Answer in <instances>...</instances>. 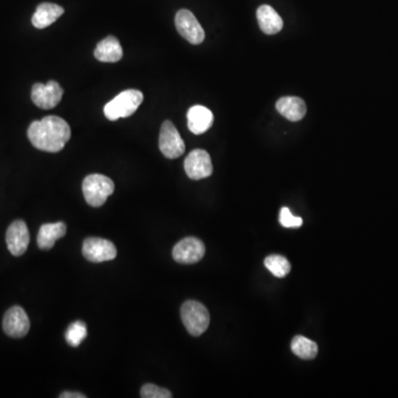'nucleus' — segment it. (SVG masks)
I'll use <instances>...</instances> for the list:
<instances>
[{
    "mask_svg": "<svg viewBox=\"0 0 398 398\" xmlns=\"http://www.w3.org/2000/svg\"><path fill=\"white\" fill-rule=\"evenodd\" d=\"M71 137V129L65 119L55 115L43 117L30 124L28 139L36 149L58 153L65 149Z\"/></svg>",
    "mask_w": 398,
    "mask_h": 398,
    "instance_id": "1",
    "label": "nucleus"
},
{
    "mask_svg": "<svg viewBox=\"0 0 398 398\" xmlns=\"http://www.w3.org/2000/svg\"><path fill=\"white\" fill-rule=\"evenodd\" d=\"M143 93L139 90H127L119 93L104 107V114L109 121H117L122 117L134 114L142 104Z\"/></svg>",
    "mask_w": 398,
    "mask_h": 398,
    "instance_id": "2",
    "label": "nucleus"
},
{
    "mask_svg": "<svg viewBox=\"0 0 398 398\" xmlns=\"http://www.w3.org/2000/svg\"><path fill=\"white\" fill-rule=\"evenodd\" d=\"M112 179L101 174H91L85 177L82 184V192L85 202L92 207H101L105 204L109 196L114 193Z\"/></svg>",
    "mask_w": 398,
    "mask_h": 398,
    "instance_id": "3",
    "label": "nucleus"
},
{
    "mask_svg": "<svg viewBox=\"0 0 398 398\" xmlns=\"http://www.w3.org/2000/svg\"><path fill=\"white\" fill-rule=\"evenodd\" d=\"M181 316L185 328L193 336L202 335L210 323V316L206 306L194 300L183 304Z\"/></svg>",
    "mask_w": 398,
    "mask_h": 398,
    "instance_id": "4",
    "label": "nucleus"
},
{
    "mask_svg": "<svg viewBox=\"0 0 398 398\" xmlns=\"http://www.w3.org/2000/svg\"><path fill=\"white\" fill-rule=\"evenodd\" d=\"M159 149L167 158L174 159L185 152V143L175 125L165 121L159 133Z\"/></svg>",
    "mask_w": 398,
    "mask_h": 398,
    "instance_id": "5",
    "label": "nucleus"
},
{
    "mask_svg": "<svg viewBox=\"0 0 398 398\" xmlns=\"http://www.w3.org/2000/svg\"><path fill=\"white\" fill-rule=\"evenodd\" d=\"M175 25L181 36L192 45H200L204 41V29L192 11L187 9L179 10L175 17Z\"/></svg>",
    "mask_w": 398,
    "mask_h": 398,
    "instance_id": "6",
    "label": "nucleus"
},
{
    "mask_svg": "<svg viewBox=\"0 0 398 398\" xmlns=\"http://www.w3.org/2000/svg\"><path fill=\"white\" fill-rule=\"evenodd\" d=\"M82 254L87 262H104L115 259L117 252L112 242L91 237L83 242Z\"/></svg>",
    "mask_w": 398,
    "mask_h": 398,
    "instance_id": "7",
    "label": "nucleus"
},
{
    "mask_svg": "<svg viewBox=\"0 0 398 398\" xmlns=\"http://www.w3.org/2000/svg\"><path fill=\"white\" fill-rule=\"evenodd\" d=\"M205 256V244L195 237H187L173 249V258L178 264H192L200 262Z\"/></svg>",
    "mask_w": 398,
    "mask_h": 398,
    "instance_id": "8",
    "label": "nucleus"
},
{
    "mask_svg": "<svg viewBox=\"0 0 398 398\" xmlns=\"http://www.w3.org/2000/svg\"><path fill=\"white\" fill-rule=\"evenodd\" d=\"M187 176L194 181L207 178L213 174L212 158L204 149H194L184 162Z\"/></svg>",
    "mask_w": 398,
    "mask_h": 398,
    "instance_id": "9",
    "label": "nucleus"
},
{
    "mask_svg": "<svg viewBox=\"0 0 398 398\" xmlns=\"http://www.w3.org/2000/svg\"><path fill=\"white\" fill-rule=\"evenodd\" d=\"M63 89L55 81L47 85L36 83L31 91V100L40 109H50L57 107L63 99Z\"/></svg>",
    "mask_w": 398,
    "mask_h": 398,
    "instance_id": "10",
    "label": "nucleus"
},
{
    "mask_svg": "<svg viewBox=\"0 0 398 398\" xmlns=\"http://www.w3.org/2000/svg\"><path fill=\"white\" fill-rule=\"evenodd\" d=\"M3 328L5 333L13 338H21L27 335L30 328L29 318L21 306H13L4 316Z\"/></svg>",
    "mask_w": 398,
    "mask_h": 398,
    "instance_id": "11",
    "label": "nucleus"
},
{
    "mask_svg": "<svg viewBox=\"0 0 398 398\" xmlns=\"http://www.w3.org/2000/svg\"><path fill=\"white\" fill-rule=\"evenodd\" d=\"M29 242V230L23 220H16L8 227L6 242L11 254L16 257L23 256L27 252Z\"/></svg>",
    "mask_w": 398,
    "mask_h": 398,
    "instance_id": "12",
    "label": "nucleus"
},
{
    "mask_svg": "<svg viewBox=\"0 0 398 398\" xmlns=\"http://www.w3.org/2000/svg\"><path fill=\"white\" fill-rule=\"evenodd\" d=\"M188 129L194 134L199 135L206 132L214 123V114L210 109L203 105L190 107L187 113Z\"/></svg>",
    "mask_w": 398,
    "mask_h": 398,
    "instance_id": "13",
    "label": "nucleus"
},
{
    "mask_svg": "<svg viewBox=\"0 0 398 398\" xmlns=\"http://www.w3.org/2000/svg\"><path fill=\"white\" fill-rule=\"evenodd\" d=\"M257 19L266 35H276L284 28V20L271 6H260L257 10Z\"/></svg>",
    "mask_w": 398,
    "mask_h": 398,
    "instance_id": "14",
    "label": "nucleus"
},
{
    "mask_svg": "<svg viewBox=\"0 0 398 398\" xmlns=\"http://www.w3.org/2000/svg\"><path fill=\"white\" fill-rule=\"evenodd\" d=\"M65 13L61 6L55 4L43 3L38 6L36 13L33 14L31 23L38 29H45L53 25Z\"/></svg>",
    "mask_w": 398,
    "mask_h": 398,
    "instance_id": "15",
    "label": "nucleus"
},
{
    "mask_svg": "<svg viewBox=\"0 0 398 398\" xmlns=\"http://www.w3.org/2000/svg\"><path fill=\"white\" fill-rule=\"evenodd\" d=\"M65 232H67V226L65 222L43 225L38 232V247L43 250L53 249L55 242L65 237Z\"/></svg>",
    "mask_w": 398,
    "mask_h": 398,
    "instance_id": "16",
    "label": "nucleus"
},
{
    "mask_svg": "<svg viewBox=\"0 0 398 398\" xmlns=\"http://www.w3.org/2000/svg\"><path fill=\"white\" fill-rule=\"evenodd\" d=\"M276 109L289 121L296 122L303 119L306 113V105L303 100L296 97H284L278 100Z\"/></svg>",
    "mask_w": 398,
    "mask_h": 398,
    "instance_id": "17",
    "label": "nucleus"
},
{
    "mask_svg": "<svg viewBox=\"0 0 398 398\" xmlns=\"http://www.w3.org/2000/svg\"><path fill=\"white\" fill-rule=\"evenodd\" d=\"M95 57L101 63H117L123 57V49L119 40L112 36L97 43Z\"/></svg>",
    "mask_w": 398,
    "mask_h": 398,
    "instance_id": "18",
    "label": "nucleus"
},
{
    "mask_svg": "<svg viewBox=\"0 0 398 398\" xmlns=\"http://www.w3.org/2000/svg\"><path fill=\"white\" fill-rule=\"evenodd\" d=\"M291 350L298 357L312 360L318 355V345L316 342L302 335L296 336L291 342Z\"/></svg>",
    "mask_w": 398,
    "mask_h": 398,
    "instance_id": "19",
    "label": "nucleus"
},
{
    "mask_svg": "<svg viewBox=\"0 0 398 398\" xmlns=\"http://www.w3.org/2000/svg\"><path fill=\"white\" fill-rule=\"evenodd\" d=\"M264 266L276 278H284L291 270L288 259L280 254H271L264 259Z\"/></svg>",
    "mask_w": 398,
    "mask_h": 398,
    "instance_id": "20",
    "label": "nucleus"
},
{
    "mask_svg": "<svg viewBox=\"0 0 398 398\" xmlns=\"http://www.w3.org/2000/svg\"><path fill=\"white\" fill-rule=\"evenodd\" d=\"M87 335V328L85 322L77 321L73 322L71 326L68 328L65 332V340L68 344L72 348H77L80 344L85 341V338Z\"/></svg>",
    "mask_w": 398,
    "mask_h": 398,
    "instance_id": "21",
    "label": "nucleus"
},
{
    "mask_svg": "<svg viewBox=\"0 0 398 398\" xmlns=\"http://www.w3.org/2000/svg\"><path fill=\"white\" fill-rule=\"evenodd\" d=\"M141 397L143 398H171L172 394L166 388L159 387L154 384H146L141 389Z\"/></svg>",
    "mask_w": 398,
    "mask_h": 398,
    "instance_id": "22",
    "label": "nucleus"
},
{
    "mask_svg": "<svg viewBox=\"0 0 398 398\" xmlns=\"http://www.w3.org/2000/svg\"><path fill=\"white\" fill-rule=\"evenodd\" d=\"M279 222L286 228H298L303 224L301 217L294 216L288 207H282L279 216Z\"/></svg>",
    "mask_w": 398,
    "mask_h": 398,
    "instance_id": "23",
    "label": "nucleus"
},
{
    "mask_svg": "<svg viewBox=\"0 0 398 398\" xmlns=\"http://www.w3.org/2000/svg\"><path fill=\"white\" fill-rule=\"evenodd\" d=\"M87 396L81 393H73V392H65L60 395V398H85Z\"/></svg>",
    "mask_w": 398,
    "mask_h": 398,
    "instance_id": "24",
    "label": "nucleus"
}]
</instances>
